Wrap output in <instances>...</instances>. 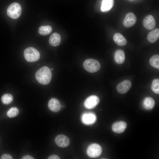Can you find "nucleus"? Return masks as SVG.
<instances>
[{
    "label": "nucleus",
    "mask_w": 159,
    "mask_h": 159,
    "mask_svg": "<svg viewBox=\"0 0 159 159\" xmlns=\"http://www.w3.org/2000/svg\"><path fill=\"white\" fill-rule=\"evenodd\" d=\"M51 70L47 66H44L39 69L35 74L36 79L40 83L44 85L48 84L52 78Z\"/></svg>",
    "instance_id": "nucleus-1"
},
{
    "label": "nucleus",
    "mask_w": 159,
    "mask_h": 159,
    "mask_svg": "<svg viewBox=\"0 0 159 159\" xmlns=\"http://www.w3.org/2000/svg\"><path fill=\"white\" fill-rule=\"evenodd\" d=\"M24 56L27 61L33 62L37 61L39 59L40 54L36 49L32 47H29L25 49Z\"/></svg>",
    "instance_id": "nucleus-2"
},
{
    "label": "nucleus",
    "mask_w": 159,
    "mask_h": 159,
    "mask_svg": "<svg viewBox=\"0 0 159 159\" xmlns=\"http://www.w3.org/2000/svg\"><path fill=\"white\" fill-rule=\"evenodd\" d=\"M84 69L90 73H94L98 71L100 68V64L97 60L92 59L86 60L83 62Z\"/></svg>",
    "instance_id": "nucleus-3"
},
{
    "label": "nucleus",
    "mask_w": 159,
    "mask_h": 159,
    "mask_svg": "<svg viewBox=\"0 0 159 159\" xmlns=\"http://www.w3.org/2000/svg\"><path fill=\"white\" fill-rule=\"evenodd\" d=\"M21 8L18 3L14 2L11 4L8 7L7 14L10 17L13 19L19 18L21 14Z\"/></svg>",
    "instance_id": "nucleus-4"
},
{
    "label": "nucleus",
    "mask_w": 159,
    "mask_h": 159,
    "mask_svg": "<svg viewBox=\"0 0 159 159\" xmlns=\"http://www.w3.org/2000/svg\"><path fill=\"white\" fill-rule=\"evenodd\" d=\"M101 146L97 143H93L90 145L87 149L88 155L92 158H95L100 156L102 152Z\"/></svg>",
    "instance_id": "nucleus-5"
},
{
    "label": "nucleus",
    "mask_w": 159,
    "mask_h": 159,
    "mask_svg": "<svg viewBox=\"0 0 159 159\" xmlns=\"http://www.w3.org/2000/svg\"><path fill=\"white\" fill-rule=\"evenodd\" d=\"M100 100L99 97L95 95H92L86 99L84 102L85 107L88 109L95 107L99 103Z\"/></svg>",
    "instance_id": "nucleus-6"
},
{
    "label": "nucleus",
    "mask_w": 159,
    "mask_h": 159,
    "mask_svg": "<svg viewBox=\"0 0 159 159\" xmlns=\"http://www.w3.org/2000/svg\"><path fill=\"white\" fill-rule=\"evenodd\" d=\"M131 86L132 83L130 81L126 80L118 84L116 89L119 93L123 94L126 93L130 90Z\"/></svg>",
    "instance_id": "nucleus-7"
},
{
    "label": "nucleus",
    "mask_w": 159,
    "mask_h": 159,
    "mask_svg": "<svg viewBox=\"0 0 159 159\" xmlns=\"http://www.w3.org/2000/svg\"><path fill=\"white\" fill-rule=\"evenodd\" d=\"M137 18L133 13L129 12L126 15L123 21L124 26L126 27H130L134 25L136 22Z\"/></svg>",
    "instance_id": "nucleus-8"
},
{
    "label": "nucleus",
    "mask_w": 159,
    "mask_h": 159,
    "mask_svg": "<svg viewBox=\"0 0 159 159\" xmlns=\"http://www.w3.org/2000/svg\"><path fill=\"white\" fill-rule=\"evenodd\" d=\"M55 143L59 147L65 148L68 146L70 143L69 138L63 135H58L55 139Z\"/></svg>",
    "instance_id": "nucleus-9"
},
{
    "label": "nucleus",
    "mask_w": 159,
    "mask_h": 159,
    "mask_svg": "<svg viewBox=\"0 0 159 159\" xmlns=\"http://www.w3.org/2000/svg\"><path fill=\"white\" fill-rule=\"evenodd\" d=\"M143 24L144 27L147 29L151 30L155 27L156 22L153 17L151 15H148L144 18Z\"/></svg>",
    "instance_id": "nucleus-10"
},
{
    "label": "nucleus",
    "mask_w": 159,
    "mask_h": 159,
    "mask_svg": "<svg viewBox=\"0 0 159 159\" xmlns=\"http://www.w3.org/2000/svg\"><path fill=\"white\" fill-rule=\"evenodd\" d=\"M96 120L95 115L92 112L85 113L83 114L82 117V120L84 124L91 125L94 123Z\"/></svg>",
    "instance_id": "nucleus-11"
},
{
    "label": "nucleus",
    "mask_w": 159,
    "mask_h": 159,
    "mask_svg": "<svg viewBox=\"0 0 159 159\" xmlns=\"http://www.w3.org/2000/svg\"><path fill=\"white\" fill-rule=\"evenodd\" d=\"M126 123L123 121H120L115 122L112 125V131L117 133L123 132L127 127Z\"/></svg>",
    "instance_id": "nucleus-12"
},
{
    "label": "nucleus",
    "mask_w": 159,
    "mask_h": 159,
    "mask_svg": "<svg viewBox=\"0 0 159 159\" xmlns=\"http://www.w3.org/2000/svg\"><path fill=\"white\" fill-rule=\"evenodd\" d=\"M48 106L49 109L54 112H57L61 109V105L59 101L56 99H50L48 103Z\"/></svg>",
    "instance_id": "nucleus-13"
},
{
    "label": "nucleus",
    "mask_w": 159,
    "mask_h": 159,
    "mask_svg": "<svg viewBox=\"0 0 159 159\" xmlns=\"http://www.w3.org/2000/svg\"><path fill=\"white\" fill-rule=\"evenodd\" d=\"M61 38L60 35L57 33H52L50 37L49 42L53 47H57L60 44Z\"/></svg>",
    "instance_id": "nucleus-14"
},
{
    "label": "nucleus",
    "mask_w": 159,
    "mask_h": 159,
    "mask_svg": "<svg viewBox=\"0 0 159 159\" xmlns=\"http://www.w3.org/2000/svg\"><path fill=\"white\" fill-rule=\"evenodd\" d=\"M155 103V101L153 98L148 97L144 99L143 101L142 105L145 109L150 110L153 108Z\"/></svg>",
    "instance_id": "nucleus-15"
},
{
    "label": "nucleus",
    "mask_w": 159,
    "mask_h": 159,
    "mask_svg": "<svg viewBox=\"0 0 159 159\" xmlns=\"http://www.w3.org/2000/svg\"><path fill=\"white\" fill-rule=\"evenodd\" d=\"M113 39L115 42L120 46H124L127 43V41L125 38L120 33L115 34L113 37Z\"/></svg>",
    "instance_id": "nucleus-16"
},
{
    "label": "nucleus",
    "mask_w": 159,
    "mask_h": 159,
    "mask_svg": "<svg viewBox=\"0 0 159 159\" xmlns=\"http://www.w3.org/2000/svg\"><path fill=\"white\" fill-rule=\"evenodd\" d=\"M125 57V53L122 50L118 49L115 52L114 59L117 63L119 64L123 63L124 62Z\"/></svg>",
    "instance_id": "nucleus-17"
},
{
    "label": "nucleus",
    "mask_w": 159,
    "mask_h": 159,
    "mask_svg": "<svg viewBox=\"0 0 159 159\" xmlns=\"http://www.w3.org/2000/svg\"><path fill=\"white\" fill-rule=\"evenodd\" d=\"M114 2V0H102L101 7L102 11L107 12L112 7Z\"/></svg>",
    "instance_id": "nucleus-18"
},
{
    "label": "nucleus",
    "mask_w": 159,
    "mask_h": 159,
    "mask_svg": "<svg viewBox=\"0 0 159 159\" xmlns=\"http://www.w3.org/2000/svg\"><path fill=\"white\" fill-rule=\"evenodd\" d=\"M159 38V29L156 28L150 32L148 35V41L150 43L155 42Z\"/></svg>",
    "instance_id": "nucleus-19"
},
{
    "label": "nucleus",
    "mask_w": 159,
    "mask_h": 159,
    "mask_svg": "<svg viewBox=\"0 0 159 159\" xmlns=\"http://www.w3.org/2000/svg\"><path fill=\"white\" fill-rule=\"evenodd\" d=\"M52 30V27L49 25L40 26L38 30L39 33L42 35L45 36L50 34Z\"/></svg>",
    "instance_id": "nucleus-20"
},
{
    "label": "nucleus",
    "mask_w": 159,
    "mask_h": 159,
    "mask_svg": "<svg viewBox=\"0 0 159 159\" xmlns=\"http://www.w3.org/2000/svg\"><path fill=\"white\" fill-rule=\"evenodd\" d=\"M151 65L154 68L159 69V55L155 54L152 56L150 59Z\"/></svg>",
    "instance_id": "nucleus-21"
},
{
    "label": "nucleus",
    "mask_w": 159,
    "mask_h": 159,
    "mask_svg": "<svg viewBox=\"0 0 159 159\" xmlns=\"http://www.w3.org/2000/svg\"><path fill=\"white\" fill-rule=\"evenodd\" d=\"M13 100L12 96L9 94H5L1 97L2 103L5 104H9L11 103Z\"/></svg>",
    "instance_id": "nucleus-22"
},
{
    "label": "nucleus",
    "mask_w": 159,
    "mask_h": 159,
    "mask_svg": "<svg viewBox=\"0 0 159 159\" xmlns=\"http://www.w3.org/2000/svg\"><path fill=\"white\" fill-rule=\"evenodd\" d=\"M151 89L153 91L157 94L159 93V80L158 79H154L152 81Z\"/></svg>",
    "instance_id": "nucleus-23"
},
{
    "label": "nucleus",
    "mask_w": 159,
    "mask_h": 159,
    "mask_svg": "<svg viewBox=\"0 0 159 159\" xmlns=\"http://www.w3.org/2000/svg\"><path fill=\"white\" fill-rule=\"evenodd\" d=\"M19 113V110L16 107L10 108L7 113V116L9 117H13L17 116Z\"/></svg>",
    "instance_id": "nucleus-24"
},
{
    "label": "nucleus",
    "mask_w": 159,
    "mask_h": 159,
    "mask_svg": "<svg viewBox=\"0 0 159 159\" xmlns=\"http://www.w3.org/2000/svg\"><path fill=\"white\" fill-rule=\"evenodd\" d=\"M1 159H13L12 156L9 154H3L1 157Z\"/></svg>",
    "instance_id": "nucleus-25"
},
{
    "label": "nucleus",
    "mask_w": 159,
    "mask_h": 159,
    "mask_svg": "<svg viewBox=\"0 0 159 159\" xmlns=\"http://www.w3.org/2000/svg\"><path fill=\"white\" fill-rule=\"evenodd\" d=\"M48 159H59V157L56 155H52L49 156Z\"/></svg>",
    "instance_id": "nucleus-26"
},
{
    "label": "nucleus",
    "mask_w": 159,
    "mask_h": 159,
    "mask_svg": "<svg viewBox=\"0 0 159 159\" xmlns=\"http://www.w3.org/2000/svg\"><path fill=\"white\" fill-rule=\"evenodd\" d=\"M22 159H34V158L31 155H26L23 156Z\"/></svg>",
    "instance_id": "nucleus-27"
},
{
    "label": "nucleus",
    "mask_w": 159,
    "mask_h": 159,
    "mask_svg": "<svg viewBox=\"0 0 159 159\" xmlns=\"http://www.w3.org/2000/svg\"><path fill=\"white\" fill-rule=\"evenodd\" d=\"M53 69L52 68H51V70H52V71L53 70Z\"/></svg>",
    "instance_id": "nucleus-28"
}]
</instances>
